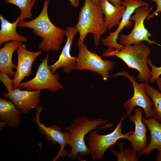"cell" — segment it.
I'll return each mask as SVG.
<instances>
[{"mask_svg": "<svg viewBox=\"0 0 161 161\" xmlns=\"http://www.w3.org/2000/svg\"><path fill=\"white\" fill-rule=\"evenodd\" d=\"M49 2V0H45L37 17L30 21L19 22L17 26L30 28L35 35L41 37L43 40L38 48L45 52L59 50L65 35L64 30L55 26L50 20L48 14Z\"/></svg>", "mask_w": 161, "mask_h": 161, "instance_id": "6da1fadb", "label": "cell"}, {"mask_svg": "<svg viewBox=\"0 0 161 161\" xmlns=\"http://www.w3.org/2000/svg\"><path fill=\"white\" fill-rule=\"evenodd\" d=\"M75 27L79 34L77 43L78 47L84 44L86 36L89 33L93 35L95 45L98 46L102 35L108 29L100 3L95 4L91 0H85Z\"/></svg>", "mask_w": 161, "mask_h": 161, "instance_id": "7a4b0ae2", "label": "cell"}, {"mask_svg": "<svg viewBox=\"0 0 161 161\" xmlns=\"http://www.w3.org/2000/svg\"><path fill=\"white\" fill-rule=\"evenodd\" d=\"M151 53L150 47L141 42L124 46L120 50L109 47L103 53L102 56H115L120 58L129 68L138 72L137 79L140 82H148L151 76L147 64L148 57Z\"/></svg>", "mask_w": 161, "mask_h": 161, "instance_id": "3957f363", "label": "cell"}, {"mask_svg": "<svg viewBox=\"0 0 161 161\" xmlns=\"http://www.w3.org/2000/svg\"><path fill=\"white\" fill-rule=\"evenodd\" d=\"M108 122L107 120L100 118L89 120L87 117L84 115L75 118L70 126L65 129V131L69 132L70 135L68 145L71 147V150L67 156L68 159L72 158L74 160L77 157L80 159L79 153L83 157L90 155V151L85 141V135L95 129L112 127L113 124L111 123L104 126L97 127Z\"/></svg>", "mask_w": 161, "mask_h": 161, "instance_id": "277c9868", "label": "cell"}, {"mask_svg": "<svg viewBox=\"0 0 161 161\" xmlns=\"http://www.w3.org/2000/svg\"><path fill=\"white\" fill-rule=\"evenodd\" d=\"M126 117V114L122 116L114 130L109 134L100 135L97 131L95 130L90 131L86 141L89 147L90 157L93 160L102 159L105 152L108 148L115 145L120 139H127L129 134L133 132L131 131L125 134L122 133V121Z\"/></svg>", "mask_w": 161, "mask_h": 161, "instance_id": "5b68a950", "label": "cell"}, {"mask_svg": "<svg viewBox=\"0 0 161 161\" xmlns=\"http://www.w3.org/2000/svg\"><path fill=\"white\" fill-rule=\"evenodd\" d=\"M49 54H47L44 59L40 64L35 75L31 80L21 82L18 87L20 89L26 88L29 91L48 89L51 92H57L64 87L58 80V73H53L48 65V61Z\"/></svg>", "mask_w": 161, "mask_h": 161, "instance_id": "8992f818", "label": "cell"}, {"mask_svg": "<svg viewBox=\"0 0 161 161\" xmlns=\"http://www.w3.org/2000/svg\"><path fill=\"white\" fill-rule=\"evenodd\" d=\"M122 76L127 78L131 82L134 89L133 96L126 100L123 104L126 113V117L129 118L135 106L142 108L144 111V117L146 119L152 117L153 103L147 93L144 82L138 83L135 77L125 70L121 71L111 76L114 77Z\"/></svg>", "mask_w": 161, "mask_h": 161, "instance_id": "52a82bcc", "label": "cell"}, {"mask_svg": "<svg viewBox=\"0 0 161 161\" xmlns=\"http://www.w3.org/2000/svg\"><path fill=\"white\" fill-rule=\"evenodd\" d=\"M152 10L151 7L148 6H140L136 9L134 14L130 19L131 21H134V27L128 35L122 34L119 35L118 39L120 44L125 46L145 41L149 44H154L161 46L155 41L149 39L152 34L146 28L144 24L145 20Z\"/></svg>", "mask_w": 161, "mask_h": 161, "instance_id": "ba28073f", "label": "cell"}, {"mask_svg": "<svg viewBox=\"0 0 161 161\" xmlns=\"http://www.w3.org/2000/svg\"><path fill=\"white\" fill-rule=\"evenodd\" d=\"M78 48V54L75 69L91 70L100 75L104 80H107L110 76V71L114 67L113 62L103 60L101 56L90 51L85 44Z\"/></svg>", "mask_w": 161, "mask_h": 161, "instance_id": "9c48e42d", "label": "cell"}, {"mask_svg": "<svg viewBox=\"0 0 161 161\" xmlns=\"http://www.w3.org/2000/svg\"><path fill=\"white\" fill-rule=\"evenodd\" d=\"M43 109V106L40 105L36 109L35 116L33 121L37 125L39 132L45 135L47 141H51L53 145L58 143L60 146L57 155L52 161H56L60 157L65 158L69 154L67 151L65 150V147L66 145H68L70 138V133L66 131L62 132L60 128L56 125H52L49 126H46L44 124L41 123L39 114Z\"/></svg>", "mask_w": 161, "mask_h": 161, "instance_id": "30bf717a", "label": "cell"}, {"mask_svg": "<svg viewBox=\"0 0 161 161\" xmlns=\"http://www.w3.org/2000/svg\"><path fill=\"white\" fill-rule=\"evenodd\" d=\"M122 5L125 7L126 9L118 28L114 32H109V35L105 38L101 39L104 46L118 50L124 47L117 41L119 34L125 27L130 28L131 27L133 22L130 19L133 13L140 6H149L148 3L142 0H123L122 1Z\"/></svg>", "mask_w": 161, "mask_h": 161, "instance_id": "8fae6325", "label": "cell"}, {"mask_svg": "<svg viewBox=\"0 0 161 161\" xmlns=\"http://www.w3.org/2000/svg\"><path fill=\"white\" fill-rule=\"evenodd\" d=\"M3 95L9 98L16 106L17 109L25 114L39 106L41 100L40 97L41 91L35 90L32 91L21 90L18 88L10 92H2Z\"/></svg>", "mask_w": 161, "mask_h": 161, "instance_id": "7c38bea8", "label": "cell"}, {"mask_svg": "<svg viewBox=\"0 0 161 161\" xmlns=\"http://www.w3.org/2000/svg\"><path fill=\"white\" fill-rule=\"evenodd\" d=\"M18 64L13 80L14 89L25 77H29L32 71V65L36 58L41 54V50L33 52L26 49L25 45L21 43L17 50Z\"/></svg>", "mask_w": 161, "mask_h": 161, "instance_id": "4fadbf2b", "label": "cell"}, {"mask_svg": "<svg viewBox=\"0 0 161 161\" xmlns=\"http://www.w3.org/2000/svg\"><path fill=\"white\" fill-rule=\"evenodd\" d=\"M65 35L67 40L58 59L53 64L49 66L52 73L59 68L62 67L64 72L68 73L75 69L77 57L71 56L70 50L74 38L78 30L75 27L69 26L65 28Z\"/></svg>", "mask_w": 161, "mask_h": 161, "instance_id": "5bb4252c", "label": "cell"}, {"mask_svg": "<svg viewBox=\"0 0 161 161\" xmlns=\"http://www.w3.org/2000/svg\"><path fill=\"white\" fill-rule=\"evenodd\" d=\"M142 109L136 107L134 113L129 117L130 121L135 124V129L129 134L128 140L130 143V147L137 153H139L148 146L146 132L148 130L143 123L142 118Z\"/></svg>", "mask_w": 161, "mask_h": 161, "instance_id": "9a60e30c", "label": "cell"}, {"mask_svg": "<svg viewBox=\"0 0 161 161\" xmlns=\"http://www.w3.org/2000/svg\"><path fill=\"white\" fill-rule=\"evenodd\" d=\"M15 106L10 100L0 98V119L2 120L0 122V128L7 125L14 129L19 124L21 112Z\"/></svg>", "mask_w": 161, "mask_h": 161, "instance_id": "2e32d148", "label": "cell"}, {"mask_svg": "<svg viewBox=\"0 0 161 161\" xmlns=\"http://www.w3.org/2000/svg\"><path fill=\"white\" fill-rule=\"evenodd\" d=\"M21 43L16 41L6 42L0 50V70L9 77L15 76L16 72L13 69H16L17 66L13 62L12 57L14 52L17 50Z\"/></svg>", "mask_w": 161, "mask_h": 161, "instance_id": "e0dca14e", "label": "cell"}, {"mask_svg": "<svg viewBox=\"0 0 161 161\" xmlns=\"http://www.w3.org/2000/svg\"><path fill=\"white\" fill-rule=\"evenodd\" d=\"M142 120L150 131L151 140L147 147L138 153L139 156L148 155L154 149L161 148V123L152 117L148 119L142 117Z\"/></svg>", "mask_w": 161, "mask_h": 161, "instance_id": "ac0fdd59", "label": "cell"}, {"mask_svg": "<svg viewBox=\"0 0 161 161\" xmlns=\"http://www.w3.org/2000/svg\"><path fill=\"white\" fill-rule=\"evenodd\" d=\"M1 29L0 30V46L2 44L11 41L25 42L28 40L25 37L18 34L16 28L19 23V16L13 22L11 23L0 15Z\"/></svg>", "mask_w": 161, "mask_h": 161, "instance_id": "d6986e66", "label": "cell"}, {"mask_svg": "<svg viewBox=\"0 0 161 161\" xmlns=\"http://www.w3.org/2000/svg\"><path fill=\"white\" fill-rule=\"evenodd\" d=\"M101 8L104 15L105 24L108 29L119 25L126 9L124 6L116 7L107 0H100Z\"/></svg>", "mask_w": 161, "mask_h": 161, "instance_id": "ffe728a7", "label": "cell"}, {"mask_svg": "<svg viewBox=\"0 0 161 161\" xmlns=\"http://www.w3.org/2000/svg\"><path fill=\"white\" fill-rule=\"evenodd\" d=\"M144 83L147 95L153 103L152 117L161 123V92L150 85L148 81Z\"/></svg>", "mask_w": 161, "mask_h": 161, "instance_id": "44dd1931", "label": "cell"}, {"mask_svg": "<svg viewBox=\"0 0 161 161\" xmlns=\"http://www.w3.org/2000/svg\"><path fill=\"white\" fill-rule=\"evenodd\" d=\"M4 2L11 4L18 7L20 10L19 22L26 18H32L31 11L35 2L32 0H6Z\"/></svg>", "mask_w": 161, "mask_h": 161, "instance_id": "7402d4cb", "label": "cell"}, {"mask_svg": "<svg viewBox=\"0 0 161 161\" xmlns=\"http://www.w3.org/2000/svg\"><path fill=\"white\" fill-rule=\"evenodd\" d=\"M123 143L119 144L120 149L119 152L116 151L113 148H110L111 152L116 157L117 161H137L138 160L139 156L133 149L129 147L126 149L123 148Z\"/></svg>", "mask_w": 161, "mask_h": 161, "instance_id": "603a6c76", "label": "cell"}, {"mask_svg": "<svg viewBox=\"0 0 161 161\" xmlns=\"http://www.w3.org/2000/svg\"><path fill=\"white\" fill-rule=\"evenodd\" d=\"M147 64L151 68V76L149 81L151 83H152L161 75V66L158 67L154 65L151 61L149 58L148 59Z\"/></svg>", "mask_w": 161, "mask_h": 161, "instance_id": "cb8c5ba5", "label": "cell"}, {"mask_svg": "<svg viewBox=\"0 0 161 161\" xmlns=\"http://www.w3.org/2000/svg\"><path fill=\"white\" fill-rule=\"evenodd\" d=\"M0 80L7 89L8 92H10L14 89L13 80L10 78L6 73L1 72H0Z\"/></svg>", "mask_w": 161, "mask_h": 161, "instance_id": "d4e9b609", "label": "cell"}, {"mask_svg": "<svg viewBox=\"0 0 161 161\" xmlns=\"http://www.w3.org/2000/svg\"><path fill=\"white\" fill-rule=\"evenodd\" d=\"M155 2L157 4V7L156 10L152 14L149 15L146 19L148 20L153 18L154 16L158 15L159 12H161V0H151Z\"/></svg>", "mask_w": 161, "mask_h": 161, "instance_id": "484cf974", "label": "cell"}, {"mask_svg": "<svg viewBox=\"0 0 161 161\" xmlns=\"http://www.w3.org/2000/svg\"><path fill=\"white\" fill-rule=\"evenodd\" d=\"M114 5L116 7H119L122 5V1L121 0H107Z\"/></svg>", "mask_w": 161, "mask_h": 161, "instance_id": "4316f807", "label": "cell"}, {"mask_svg": "<svg viewBox=\"0 0 161 161\" xmlns=\"http://www.w3.org/2000/svg\"><path fill=\"white\" fill-rule=\"evenodd\" d=\"M71 6L75 8L78 7L79 4L80 0H68Z\"/></svg>", "mask_w": 161, "mask_h": 161, "instance_id": "83f0119b", "label": "cell"}, {"mask_svg": "<svg viewBox=\"0 0 161 161\" xmlns=\"http://www.w3.org/2000/svg\"><path fill=\"white\" fill-rule=\"evenodd\" d=\"M157 155L156 160L157 161H161V148L156 149Z\"/></svg>", "mask_w": 161, "mask_h": 161, "instance_id": "f1b7e54d", "label": "cell"}, {"mask_svg": "<svg viewBox=\"0 0 161 161\" xmlns=\"http://www.w3.org/2000/svg\"><path fill=\"white\" fill-rule=\"evenodd\" d=\"M155 81L159 90L161 91V77H159L156 79Z\"/></svg>", "mask_w": 161, "mask_h": 161, "instance_id": "f546056e", "label": "cell"}, {"mask_svg": "<svg viewBox=\"0 0 161 161\" xmlns=\"http://www.w3.org/2000/svg\"><path fill=\"white\" fill-rule=\"evenodd\" d=\"M92 2L95 4H99L100 3V0H91Z\"/></svg>", "mask_w": 161, "mask_h": 161, "instance_id": "4dcf8cb0", "label": "cell"}, {"mask_svg": "<svg viewBox=\"0 0 161 161\" xmlns=\"http://www.w3.org/2000/svg\"><path fill=\"white\" fill-rule=\"evenodd\" d=\"M34 2H35V1H37L38 0H32Z\"/></svg>", "mask_w": 161, "mask_h": 161, "instance_id": "1f68e13d", "label": "cell"}]
</instances>
